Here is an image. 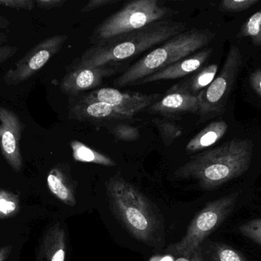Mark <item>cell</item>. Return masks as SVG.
<instances>
[{
    "instance_id": "7",
    "label": "cell",
    "mask_w": 261,
    "mask_h": 261,
    "mask_svg": "<svg viewBox=\"0 0 261 261\" xmlns=\"http://www.w3.org/2000/svg\"><path fill=\"white\" fill-rule=\"evenodd\" d=\"M242 62V54L239 48L231 46L219 76L197 95L199 113L202 117L223 111Z\"/></svg>"
},
{
    "instance_id": "6",
    "label": "cell",
    "mask_w": 261,
    "mask_h": 261,
    "mask_svg": "<svg viewBox=\"0 0 261 261\" xmlns=\"http://www.w3.org/2000/svg\"><path fill=\"white\" fill-rule=\"evenodd\" d=\"M176 13L158 0H135L104 20L93 32L92 44L129 33Z\"/></svg>"
},
{
    "instance_id": "25",
    "label": "cell",
    "mask_w": 261,
    "mask_h": 261,
    "mask_svg": "<svg viewBox=\"0 0 261 261\" xmlns=\"http://www.w3.org/2000/svg\"><path fill=\"white\" fill-rule=\"evenodd\" d=\"M113 133L118 139L124 142H133L140 137L139 129L128 124H118L113 128Z\"/></svg>"
},
{
    "instance_id": "1",
    "label": "cell",
    "mask_w": 261,
    "mask_h": 261,
    "mask_svg": "<svg viewBox=\"0 0 261 261\" xmlns=\"http://www.w3.org/2000/svg\"><path fill=\"white\" fill-rule=\"evenodd\" d=\"M253 144L248 139H234L213 150L195 155L179 167L175 177L194 179L205 191H216L240 180L249 171Z\"/></svg>"
},
{
    "instance_id": "10",
    "label": "cell",
    "mask_w": 261,
    "mask_h": 261,
    "mask_svg": "<svg viewBox=\"0 0 261 261\" xmlns=\"http://www.w3.org/2000/svg\"><path fill=\"white\" fill-rule=\"evenodd\" d=\"M158 97L159 94L122 92L117 89L103 87L93 90L81 99L105 103L132 119L136 113L150 107Z\"/></svg>"
},
{
    "instance_id": "36",
    "label": "cell",
    "mask_w": 261,
    "mask_h": 261,
    "mask_svg": "<svg viewBox=\"0 0 261 261\" xmlns=\"http://www.w3.org/2000/svg\"><path fill=\"white\" fill-rule=\"evenodd\" d=\"M173 261H191L190 259L185 258V257H179Z\"/></svg>"
},
{
    "instance_id": "21",
    "label": "cell",
    "mask_w": 261,
    "mask_h": 261,
    "mask_svg": "<svg viewBox=\"0 0 261 261\" xmlns=\"http://www.w3.org/2000/svg\"><path fill=\"white\" fill-rule=\"evenodd\" d=\"M153 123L158 128L161 139L166 147L171 145L182 134V127L175 121L154 119L153 120Z\"/></svg>"
},
{
    "instance_id": "16",
    "label": "cell",
    "mask_w": 261,
    "mask_h": 261,
    "mask_svg": "<svg viewBox=\"0 0 261 261\" xmlns=\"http://www.w3.org/2000/svg\"><path fill=\"white\" fill-rule=\"evenodd\" d=\"M227 130L228 125L225 121H214L211 123L189 141L186 147L187 153H197L212 147L223 137Z\"/></svg>"
},
{
    "instance_id": "9",
    "label": "cell",
    "mask_w": 261,
    "mask_h": 261,
    "mask_svg": "<svg viewBox=\"0 0 261 261\" xmlns=\"http://www.w3.org/2000/svg\"><path fill=\"white\" fill-rule=\"evenodd\" d=\"M24 130V125L18 115L0 106V150L6 162L17 173L23 167L19 144Z\"/></svg>"
},
{
    "instance_id": "2",
    "label": "cell",
    "mask_w": 261,
    "mask_h": 261,
    "mask_svg": "<svg viewBox=\"0 0 261 261\" xmlns=\"http://www.w3.org/2000/svg\"><path fill=\"white\" fill-rule=\"evenodd\" d=\"M106 190L112 213L132 237L152 247L164 244L162 216L135 185L117 173L107 181Z\"/></svg>"
},
{
    "instance_id": "13",
    "label": "cell",
    "mask_w": 261,
    "mask_h": 261,
    "mask_svg": "<svg viewBox=\"0 0 261 261\" xmlns=\"http://www.w3.org/2000/svg\"><path fill=\"white\" fill-rule=\"evenodd\" d=\"M199 109L197 96L170 88L163 98L147 107V112L172 116L186 113H199Z\"/></svg>"
},
{
    "instance_id": "27",
    "label": "cell",
    "mask_w": 261,
    "mask_h": 261,
    "mask_svg": "<svg viewBox=\"0 0 261 261\" xmlns=\"http://www.w3.org/2000/svg\"><path fill=\"white\" fill-rule=\"evenodd\" d=\"M0 6L15 9L32 11L35 7L33 0H0Z\"/></svg>"
},
{
    "instance_id": "26",
    "label": "cell",
    "mask_w": 261,
    "mask_h": 261,
    "mask_svg": "<svg viewBox=\"0 0 261 261\" xmlns=\"http://www.w3.org/2000/svg\"><path fill=\"white\" fill-rule=\"evenodd\" d=\"M258 0H224L221 7L229 12H241L258 3Z\"/></svg>"
},
{
    "instance_id": "20",
    "label": "cell",
    "mask_w": 261,
    "mask_h": 261,
    "mask_svg": "<svg viewBox=\"0 0 261 261\" xmlns=\"http://www.w3.org/2000/svg\"><path fill=\"white\" fill-rule=\"evenodd\" d=\"M73 157L77 162L97 164L104 167H115L116 162L111 158L78 140H73L70 143Z\"/></svg>"
},
{
    "instance_id": "23",
    "label": "cell",
    "mask_w": 261,
    "mask_h": 261,
    "mask_svg": "<svg viewBox=\"0 0 261 261\" xmlns=\"http://www.w3.org/2000/svg\"><path fill=\"white\" fill-rule=\"evenodd\" d=\"M241 35L249 37L256 45H261V10L253 14L242 26Z\"/></svg>"
},
{
    "instance_id": "8",
    "label": "cell",
    "mask_w": 261,
    "mask_h": 261,
    "mask_svg": "<svg viewBox=\"0 0 261 261\" xmlns=\"http://www.w3.org/2000/svg\"><path fill=\"white\" fill-rule=\"evenodd\" d=\"M67 38V35H56L40 41L5 74V83L14 86L28 81L61 51Z\"/></svg>"
},
{
    "instance_id": "3",
    "label": "cell",
    "mask_w": 261,
    "mask_h": 261,
    "mask_svg": "<svg viewBox=\"0 0 261 261\" xmlns=\"http://www.w3.org/2000/svg\"><path fill=\"white\" fill-rule=\"evenodd\" d=\"M181 21L162 20L129 33L93 44L83 53L70 67H99L115 64L137 56L185 32Z\"/></svg>"
},
{
    "instance_id": "32",
    "label": "cell",
    "mask_w": 261,
    "mask_h": 261,
    "mask_svg": "<svg viewBox=\"0 0 261 261\" xmlns=\"http://www.w3.org/2000/svg\"><path fill=\"white\" fill-rule=\"evenodd\" d=\"M189 259L191 261H205V259H204L203 255H202L201 247H199L196 251H193V254L190 255V258Z\"/></svg>"
},
{
    "instance_id": "28",
    "label": "cell",
    "mask_w": 261,
    "mask_h": 261,
    "mask_svg": "<svg viewBox=\"0 0 261 261\" xmlns=\"http://www.w3.org/2000/svg\"><path fill=\"white\" fill-rule=\"evenodd\" d=\"M119 2V0H91L84 6V7L81 10V12L85 13V12H92V11L96 10V9L104 7V6L116 4Z\"/></svg>"
},
{
    "instance_id": "37",
    "label": "cell",
    "mask_w": 261,
    "mask_h": 261,
    "mask_svg": "<svg viewBox=\"0 0 261 261\" xmlns=\"http://www.w3.org/2000/svg\"><path fill=\"white\" fill-rule=\"evenodd\" d=\"M256 193H261V188H257V189H256Z\"/></svg>"
},
{
    "instance_id": "5",
    "label": "cell",
    "mask_w": 261,
    "mask_h": 261,
    "mask_svg": "<svg viewBox=\"0 0 261 261\" xmlns=\"http://www.w3.org/2000/svg\"><path fill=\"white\" fill-rule=\"evenodd\" d=\"M213 38L214 35L204 30L185 31L143 56L115 81V85L132 86L140 80L190 56L205 47Z\"/></svg>"
},
{
    "instance_id": "11",
    "label": "cell",
    "mask_w": 261,
    "mask_h": 261,
    "mask_svg": "<svg viewBox=\"0 0 261 261\" xmlns=\"http://www.w3.org/2000/svg\"><path fill=\"white\" fill-rule=\"evenodd\" d=\"M117 67L115 64L99 67H70L61 81V90L66 94L75 96L94 88L102 84L104 78L116 73Z\"/></svg>"
},
{
    "instance_id": "4",
    "label": "cell",
    "mask_w": 261,
    "mask_h": 261,
    "mask_svg": "<svg viewBox=\"0 0 261 261\" xmlns=\"http://www.w3.org/2000/svg\"><path fill=\"white\" fill-rule=\"evenodd\" d=\"M254 193L256 190L250 182H242L224 190L220 196L208 202L196 215L182 239L170 245L167 253L190 258L212 233L252 202Z\"/></svg>"
},
{
    "instance_id": "18",
    "label": "cell",
    "mask_w": 261,
    "mask_h": 261,
    "mask_svg": "<svg viewBox=\"0 0 261 261\" xmlns=\"http://www.w3.org/2000/svg\"><path fill=\"white\" fill-rule=\"evenodd\" d=\"M217 72V64H210L195 74L187 81H182L175 84L171 89L197 96L214 81Z\"/></svg>"
},
{
    "instance_id": "14",
    "label": "cell",
    "mask_w": 261,
    "mask_h": 261,
    "mask_svg": "<svg viewBox=\"0 0 261 261\" xmlns=\"http://www.w3.org/2000/svg\"><path fill=\"white\" fill-rule=\"evenodd\" d=\"M69 118L92 123L130 120L109 104L97 101H85L81 98L70 107Z\"/></svg>"
},
{
    "instance_id": "12",
    "label": "cell",
    "mask_w": 261,
    "mask_h": 261,
    "mask_svg": "<svg viewBox=\"0 0 261 261\" xmlns=\"http://www.w3.org/2000/svg\"><path fill=\"white\" fill-rule=\"evenodd\" d=\"M213 50L211 49H205L200 52L192 54L190 56L159 70L152 74L150 76L146 77L135 83L132 86L142 85L160 81H169V80L178 79L187 75H191L197 72L204 63L211 55Z\"/></svg>"
},
{
    "instance_id": "17",
    "label": "cell",
    "mask_w": 261,
    "mask_h": 261,
    "mask_svg": "<svg viewBox=\"0 0 261 261\" xmlns=\"http://www.w3.org/2000/svg\"><path fill=\"white\" fill-rule=\"evenodd\" d=\"M47 183L50 191L61 202L69 206L76 205L74 188L67 175L61 169L54 168L50 170Z\"/></svg>"
},
{
    "instance_id": "35",
    "label": "cell",
    "mask_w": 261,
    "mask_h": 261,
    "mask_svg": "<svg viewBox=\"0 0 261 261\" xmlns=\"http://www.w3.org/2000/svg\"><path fill=\"white\" fill-rule=\"evenodd\" d=\"M8 41V36L5 34L0 32V47H2V44H4L5 42Z\"/></svg>"
},
{
    "instance_id": "30",
    "label": "cell",
    "mask_w": 261,
    "mask_h": 261,
    "mask_svg": "<svg viewBox=\"0 0 261 261\" xmlns=\"http://www.w3.org/2000/svg\"><path fill=\"white\" fill-rule=\"evenodd\" d=\"M65 0H36L35 5L42 9H51L64 6Z\"/></svg>"
},
{
    "instance_id": "22",
    "label": "cell",
    "mask_w": 261,
    "mask_h": 261,
    "mask_svg": "<svg viewBox=\"0 0 261 261\" xmlns=\"http://www.w3.org/2000/svg\"><path fill=\"white\" fill-rule=\"evenodd\" d=\"M238 233L261 248V216L246 219L238 225Z\"/></svg>"
},
{
    "instance_id": "33",
    "label": "cell",
    "mask_w": 261,
    "mask_h": 261,
    "mask_svg": "<svg viewBox=\"0 0 261 261\" xmlns=\"http://www.w3.org/2000/svg\"><path fill=\"white\" fill-rule=\"evenodd\" d=\"M12 251V247L6 246L0 248V261H6Z\"/></svg>"
},
{
    "instance_id": "29",
    "label": "cell",
    "mask_w": 261,
    "mask_h": 261,
    "mask_svg": "<svg viewBox=\"0 0 261 261\" xmlns=\"http://www.w3.org/2000/svg\"><path fill=\"white\" fill-rule=\"evenodd\" d=\"M18 51V48L15 46L5 45L0 47V64L13 57Z\"/></svg>"
},
{
    "instance_id": "19",
    "label": "cell",
    "mask_w": 261,
    "mask_h": 261,
    "mask_svg": "<svg viewBox=\"0 0 261 261\" xmlns=\"http://www.w3.org/2000/svg\"><path fill=\"white\" fill-rule=\"evenodd\" d=\"M200 247L205 261H248L240 251L223 242L205 240Z\"/></svg>"
},
{
    "instance_id": "24",
    "label": "cell",
    "mask_w": 261,
    "mask_h": 261,
    "mask_svg": "<svg viewBox=\"0 0 261 261\" xmlns=\"http://www.w3.org/2000/svg\"><path fill=\"white\" fill-rule=\"evenodd\" d=\"M19 209V199L13 193L0 190V219L15 216Z\"/></svg>"
},
{
    "instance_id": "15",
    "label": "cell",
    "mask_w": 261,
    "mask_h": 261,
    "mask_svg": "<svg viewBox=\"0 0 261 261\" xmlns=\"http://www.w3.org/2000/svg\"><path fill=\"white\" fill-rule=\"evenodd\" d=\"M67 255V235L61 224L50 227L42 239L38 261H65Z\"/></svg>"
},
{
    "instance_id": "34",
    "label": "cell",
    "mask_w": 261,
    "mask_h": 261,
    "mask_svg": "<svg viewBox=\"0 0 261 261\" xmlns=\"http://www.w3.org/2000/svg\"><path fill=\"white\" fill-rule=\"evenodd\" d=\"M9 26V21L7 18L3 16V15L0 14V29H6Z\"/></svg>"
},
{
    "instance_id": "31",
    "label": "cell",
    "mask_w": 261,
    "mask_h": 261,
    "mask_svg": "<svg viewBox=\"0 0 261 261\" xmlns=\"http://www.w3.org/2000/svg\"><path fill=\"white\" fill-rule=\"evenodd\" d=\"M251 87L261 97V69H257L250 76Z\"/></svg>"
}]
</instances>
